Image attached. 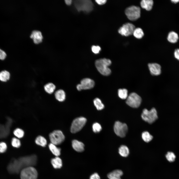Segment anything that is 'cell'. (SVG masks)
Returning a JSON list of instances; mask_svg holds the SVG:
<instances>
[{"mask_svg":"<svg viewBox=\"0 0 179 179\" xmlns=\"http://www.w3.org/2000/svg\"><path fill=\"white\" fill-rule=\"evenodd\" d=\"M135 28L134 26L129 23L123 24L118 30L119 33L123 36H128L132 34Z\"/></svg>","mask_w":179,"mask_h":179,"instance_id":"obj_11","label":"cell"},{"mask_svg":"<svg viewBox=\"0 0 179 179\" xmlns=\"http://www.w3.org/2000/svg\"><path fill=\"white\" fill-rule=\"evenodd\" d=\"M123 174L121 170H116L108 174L107 177L109 179H121V177Z\"/></svg>","mask_w":179,"mask_h":179,"instance_id":"obj_16","label":"cell"},{"mask_svg":"<svg viewBox=\"0 0 179 179\" xmlns=\"http://www.w3.org/2000/svg\"><path fill=\"white\" fill-rule=\"evenodd\" d=\"M141 100V97L138 94L135 92H132L128 95L126 103L132 107L137 108L140 105Z\"/></svg>","mask_w":179,"mask_h":179,"instance_id":"obj_8","label":"cell"},{"mask_svg":"<svg viewBox=\"0 0 179 179\" xmlns=\"http://www.w3.org/2000/svg\"><path fill=\"white\" fill-rule=\"evenodd\" d=\"M65 1L67 4L69 5L71 4L72 0H65Z\"/></svg>","mask_w":179,"mask_h":179,"instance_id":"obj_40","label":"cell"},{"mask_svg":"<svg viewBox=\"0 0 179 179\" xmlns=\"http://www.w3.org/2000/svg\"><path fill=\"white\" fill-rule=\"evenodd\" d=\"M30 38L33 39L34 43L35 44L41 43L43 39L41 32L37 30H34L32 32Z\"/></svg>","mask_w":179,"mask_h":179,"instance_id":"obj_14","label":"cell"},{"mask_svg":"<svg viewBox=\"0 0 179 179\" xmlns=\"http://www.w3.org/2000/svg\"><path fill=\"white\" fill-rule=\"evenodd\" d=\"M6 56L5 52L3 50L0 48V59L1 60H4Z\"/></svg>","mask_w":179,"mask_h":179,"instance_id":"obj_36","label":"cell"},{"mask_svg":"<svg viewBox=\"0 0 179 179\" xmlns=\"http://www.w3.org/2000/svg\"><path fill=\"white\" fill-rule=\"evenodd\" d=\"M141 117L144 121L150 124L154 122L158 118L157 111L154 108L149 111L146 109H143Z\"/></svg>","mask_w":179,"mask_h":179,"instance_id":"obj_3","label":"cell"},{"mask_svg":"<svg viewBox=\"0 0 179 179\" xmlns=\"http://www.w3.org/2000/svg\"><path fill=\"white\" fill-rule=\"evenodd\" d=\"M74 4L79 11H83L89 12L93 9V4L91 0H76L75 1Z\"/></svg>","mask_w":179,"mask_h":179,"instance_id":"obj_4","label":"cell"},{"mask_svg":"<svg viewBox=\"0 0 179 179\" xmlns=\"http://www.w3.org/2000/svg\"><path fill=\"white\" fill-rule=\"evenodd\" d=\"M11 144L13 147L16 148L20 147L21 145V142L19 140L15 137L12 138Z\"/></svg>","mask_w":179,"mask_h":179,"instance_id":"obj_32","label":"cell"},{"mask_svg":"<svg viewBox=\"0 0 179 179\" xmlns=\"http://www.w3.org/2000/svg\"><path fill=\"white\" fill-rule=\"evenodd\" d=\"M95 83L93 80L88 78L82 79L80 84H78L76 87L77 90L80 91L82 90H87L92 88L94 86Z\"/></svg>","mask_w":179,"mask_h":179,"instance_id":"obj_12","label":"cell"},{"mask_svg":"<svg viewBox=\"0 0 179 179\" xmlns=\"http://www.w3.org/2000/svg\"><path fill=\"white\" fill-rule=\"evenodd\" d=\"M90 179H100V177L98 174L96 173H94L91 175L90 176Z\"/></svg>","mask_w":179,"mask_h":179,"instance_id":"obj_37","label":"cell"},{"mask_svg":"<svg viewBox=\"0 0 179 179\" xmlns=\"http://www.w3.org/2000/svg\"><path fill=\"white\" fill-rule=\"evenodd\" d=\"M86 119L83 117L77 118L73 121L70 128L71 132L73 133L80 131L85 125Z\"/></svg>","mask_w":179,"mask_h":179,"instance_id":"obj_9","label":"cell"},{"mask_svg":"<svg viewBox=\"0 0 179 179\" xmlns=\"http://www.w3.org/2000/svg\"><path fill=\"white\" fill-rule=\"evenodd\" d=\"M101 49L100 47L99 46L93 45L91 47L92 52L95 54L99 53Z\"/></svg>","mask_w":179,"mask_h":179,"instance_id":"obj_35","label":"cell"},{"mask_svg":"<svg viewBox=\"0 0 179 179\" xmlns=\"http://www.w3.org/2000/svg\"><path fill=\"white\" fill-rule=\"evenodd\" d=\"M49 149L51 153L56 157H58L61 154V149L58 147L56 145L51 143L48 145Z\"/></svg>","mask_w":179,"mask_h":179,"instance_id":"obj_19","label":"cell"},{"mask_svg":"<svg viewBox=\"0 0 179 179\" xmlns=\"http://www.w3.org/2000/svg\"><path fill=\"white\" fill-rule=\"evenodd\" d=\"M114 130L115 134L121 137H125L128 131V127L125 123L119 121L115 122L114 126Z\"/></svg>","mask_w":179,"mask_h":179,"instance_id":"obj_10","label":"cell"},{"mask_svg":"<svg viewBox=\"0 0 179 179\" xmlns=\"http://www.w3.org/2000/svg\"><path fill=\"white\" fill-rule=\"evenodd\" d=\"M72 146L75 150L78 152H82L84 149V145L83 143L76 140L72 141Z\"/></svg>","mask_w":179,"mask_h":179,"instance_id":"obj_15","label":"cell"},{"mask_svg":"<svg viewBox=\"0 0 179 179\" xmlns=\"http://www.w3.org/2000/svg\"><path fill=\"white\" fill-rule=\"evenodd\" d=\"M93 103L96 109L98 110H101L104 107V104L101 100L98 98H96L94 100Z\"/></svg>","mask_w":179,"mask_h":179,"instance_id":"obj_29","label":"cell"},{"mask_svg":"<svg viewBox=\"0 0 179 179\" xmlns=\"http://www.w3.org/2000/svg\"><path fill=\"white\" fill-rule=\"evenodd\" d=\"M119 153L121 156L126 157L129 155V150L127 146L123 145H121L119 148Z\"/></svg>","mask_w":179,"mask_h":179,"instance_id":"obj_23","label":"cell"},{"mask_svg":"<svg viewBox=\"0 0 179 179\" xmlns=\"http://www.w3.org/2000/svg\"><path fill=\"white\" fill-rule=\"evenodd\" d=\"M7 148V146L5 143L3 142H0V153H2L5 152Z\"/></svg>","mask_w":179,"mask_h":179,"instance_id":"obj_34","label":"cell"},{"mask_svg":"<svg viewBox=\"0 0 179 179\" xmlns=\"http://www.w3.org/2000/svg\"><path fill=\"white\" fill-rule=\"evenodd\" d=\"M55 96L57 100L60 102H62L65 99L66 94L63 90H59L55 92Z\"/></svg>","mask_w":179,"mask_h":179,"instance_id":"obj_21","label":"cell"},{"mask_svg":"<svg viewBox=\"0 0 179 179\" xmlns=\"http://www.w3.org/2000/svg\"><path fill=\"white\" fill-rule=\"evenodd\" d=\"M51 163L53 167L55 169H60L62 165V160L58 157H56L52 158L51 160Z\"/></svg>","mask_w":179,"mask_h":179,"instance_id":"obj_18","label":"cell"},{"mask_svg":"<svg viewBox=\"0 0 179 179\" xmlns=\"http://www.w3.org/2000/svg\"><path fill=\"white\" fill-rule=\"evenodd\" d=\"M111 64V60L105 58L97 60L95 62V66L98 71L102 75L107 76L111 73V71L108 67Z\"/></svg>","mask_w":179,"mask_h":179,"instance_id":"obj_2","label":"cell"},{"mask_svg":"<svg viewBox=\"0 0 179 179\" xmlns=\"http://www.w3.org/2000/svg\"><path fill=\"white\" fill-rule=\"evenodd\" d=\"M153 4V2L152 0H142L140 2L141 7L148 11L151 9Z\"/></svg>","mask_w":179,"mask_h":179,"instance_id":"obj_17","label":"cell"},{"mask_svg":"<svg viewBox=\"0 0 179 179\" xmlns=\"http://www.w3.org/2000/svg\"><path fill=\"white\" fill-rule=\"evenodd\" d=\"M55 88V85L52 83H48L44 86V89L45 91L49 94H51L54 92Z\"/></svg>","mask_w":179,"mask_h":179,"instance_id":"obj_24","label":"cell"},{"mask_svg":"<svg viewBox=\"0 0 179 179\" xmlns=\"http://www.w3.org/2000/svg\"><path fill=\"white\" fill-rule=\"evenodd\" d=\"M174 55L175 57L179 61V49H177L175 50Z\"/></svg>","mask_w":179,"mask_h":179,"instance_id":"obj_38","label":"cell"},{"mask_svg":"<svg viewBox=\"0 0 179 179\" xmlns=\"http://www.w3.org/2000/svg\"><path fill=\"white\" fill-rule=\"evenodd\" d=\"M35 142L37 145L43 147H45L47 144L46 139L41 135L37 136L35 139Z\"/></svg>","mask_w":179,"mask_h":179,"instance_id":"obj_22","label":"cell"},{"mask_svg":"<svg viewBox=\"0 0 179 179\" xmlns=\"http://www.w3.org/2000/svg\"><path fill=\"white\" fill-rule=\"evenodd\" d=\"M133 34L135 38L138 39H140L143 36L144 33L141 28H135L133 32Z\"/></svg>","mask_w":179,"mask_h":179,"instance_id":"obj_26","label":"cell"},{"mask_svg":"<svg viewBox=\"0 0 179 179\" xmlns=\"http://www.w3.org/2000/svg\"><path fill=\"white\" fill-rule=\"evenodd\" d=\"M10 75L9 73L6 70H4L0 72V80L3 82H6L9 79Z\"/></svg>","mask_w":179,"mask_h":179,"instance_id":"obj_25","label":"cell"},{"mask_svg":"<svg viewBox=\"0 0 179 179\" xmlns=\"http://www.w3.org/2000/svg\"><path fill=\"white\" fill-rule=\"evenodd\" d=\"M118 94L119 97L123 99H126L128 96V90L125 89H119Z\"/></svg>","mask_w":179,"mask_h":179,"instance_id":"obj_27","label":"cell"},{"mask_svg":"<svg viewBox=\"0 0 179 179\" xmlns=\"http://www.w3.org/2000/svg\"><path fill=\"white\" fill-rule=\"evenodd\" d=\"M171 1L174 3H176L179 2V0H172Z\"/></svg>","mask_w":179,"mask_h":179,"instance_id":"obj_41","label":"cell"},{"mask_svg":"<svg viewBox=\"0 0 179 179\" xmlns=\"http://www.w3.org/2000/svg\"><path fill=\"white\" fill-rule=\"evenodd\" d=\"M92 130L95 133H98L100 132L102 129L101 125L97 123H94L92 126Z\"/></svg>","mask_w":179,"mask_h":179,"instance_id":"obj_33","label":"cell"},{"mask_svg":"<svg viewBox=\"0 0 179 179\" xmlns=\"http://www.w3.org/2000/svg\"><path fill=\"white\" fill-rule=\"evenodd\" d=\"M37 162V157L34 154L13 158L8 165L7 169L10 174L18 173L25 168L36 165Z\"/></svg>","mask_w":179,"mask_h":179,"instance_id":"obj_1","label":"cell"},{"mask_svg":"<svg viewBox=\"0 0 179 179\" xmlns=\"http://www.w3.org/2000/svg\"><path fill=\"white\" fill-rule=\"evenodd\" d=\"M107 0H96V2L98 4L101 5L105 4Z\"/></svg>","mask_w":179,"mask_h":179,"instance_id":"obj_39","label":"cell"},{"mask_svg":"<svg viewBox=\"0 0 179 179\" xmlns=\"http://www.w3.org/2000/svg\"><path fill=\"white\" fill-rule=\"evenodd\" d=\"M49 138L51 143L56 145L61 144L65 139V136L62 132L58 130H54L50 133Z\"/></svg>","mask_w":179,"mask_h":179,"instance_id":"obj_7","label":"cell"},{"mask_svg":"<svg viewBox=\"0 0 179 179\" xmlns=\"http://www.w3.org/2000/svg\"><path fill=\"white\" fill-rule=\"evenodd\" d=\"M167 39L170 42L175 43L177 42L178 40V35L176 32L171 31L168 34Z\"/></svg>","mask_w":179,"mask_h":179,"instance_id":"obj_20","label":"cell"},{"mask_svg":"<svg viewBox=\"0 0 179 179\" xmlns=\"http://www.w3.org/2000/svg\"><path fill=\"white\" fill-rule=\"evenodd\" d=\"M166 157L167 160L170 162L174 161L176 157L174 153L172 152H168L166 155Z\"/></svg>","mask_w":179,"mask_h":179,"instance_id":"obj_31","label":"cell"},{"mask_svg":"<svg viewBox=\"0 0 179 179\" xmlns=\"http://www.w3.org/2000/svg\"><path fill=\"white\" fill-rule=\"evenodd\" d=\"M142 137L143 140L146 142H148L153 138V136L147 131H144L142 134Z\"/></svg>","mask_w":179,"mask_h":179,"instance_id":"obj_28","label":"cell"},{"mask_svg":"<svg viewBox=\"0 0 179 179\" xmlns=\"http://www.w3.org/2000/svg\"><path fill=\"white\" fill-rule=\"evenodd\" d=\"M13 134L15 135L17 138H21L23 137L24 133V131L22 129L17 128L14 131Z\"/></svg>","mask_w":179,"mask_h":179,"instance_id":"obj_30","label":"cell"},{"mask_svg":"<svg viewBox=\"0 0 179 179\" xmlns=\"http://www.w3.org/2000/svg\"><path fill=\"white\" fill-rule=\"evenodd\" d=\"M148 67L151 74L154 76H158L161 73V67L159 64L156 63H149Z\"/></svg>","mask_w":179,"mask_h":179,"instance_id":"obj_13","label":"cell"},{"mask_svg":"<svg viewBox=\"0 0 179 179\" xmlns=\"http://www.w3.org/2000/svg\"><path fill=\"white\" fill-rule=\"evenodd\" d=\"M128 18L130 20L134 21L139 18L140 15V9L135 6H131L127 8L125 11Z\"/></svg>","mask_w":179,"mask_h":179,"instance_id":"obj_6","label":"cell"},{"mask_svg":"<svg viewBox=\"0 0 179 179\" xmlns=\"http://www.w3.org/2000/svg\"><path fill=\"white\" fill-rule=\"evenodd\" d=\"M38 173L33 166H29L22 169L20 171L21 179H37Z\"/></svg>","mask_w":179,"mask_h":179,"instance_id":"obj_5","label":"cell"}]
</instances>
